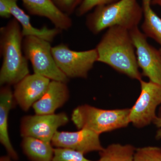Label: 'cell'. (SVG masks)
<instances>
[{"instance_id": "obj_1", "label": "cell", "mask_w": 161, "mask_h": 161, "mask_svg": "<svg viewBox=\"0 0 161 161\" xmlns=\"http://www.w3.org/2000/svg\"><path fill=\"white\" fill-rule=\"evenodd\" d=\"M95 48L97 62L105 64L131 79L142 80L130 31L120 26L110 27Z\"/></svg>"}, {"instance_id": "obj_2", "label": "cell", "mask_w": 161, "mask_h": 161, "mask_svg": "<svg viewBox=\"0 0 161 161\" xmlns=\"http://www.w3.org/2000/svg\"><path fill=\"white\" fill-rule=\"evenodd\" d=\"M23 38L22 27L14 18L0 28L1 86L15 85L30 75L28 60L22 47Z\"/></svg>"}, {"instance_id": "obj_3", "label": "cell", "mask_w": 161, "mask_h": 161, "mask_svg": "<svg viewBox=\"0 0 161 161\" xmlns=\"http://www.w3.org/2000/svg\"><path fill=\"white\" fill-rule=\"evenodd\" d=\"M142 18V9L137 0H119L95 7L87 16L86 24L92 33L98 35L115 26L131 30L138 27Z\"/></svg>"}, {"instance_id": "obj_4", "label": "cell", "mask_w": 161, "mask_h": 161, "mask_svg": "<svg viewBox=\"0 0 161 161\" xmlns=\"http://www.w3.org/2000/svg\"><path fill=\"white\" fill-rule=\"evenodd\" d=\"M130 108L106 110L88 104L73 110L71 120L78 130H88L100 135L125 128L130 123Z\"/></svg>"}, {"instance_id": "obj_5", "label": "cell", "mask_w": 161, "mask_h": 161, "mask_svg": "<svg viewBox=\"0 0 161 161\" xmlns=\"http://www.w3.org/2000/svg\"><path fill=\"white\" fill-rule=\"evenodd\" d=\"M50 42L34 36L24 37L23 51L31 62L34 73L52 80L67 83L69 78L58 67L52 53Z\"/></svg>"}, {"instance_id": "obj_6", "label": "cell", "mask_w": 161, "mask_h": 161, "mask_svg": "<svg viewBox=\"0 0 161 161\" xmlns=\"http://www.w3.org/2000/svg\"><path fill=\"white\" fill-rule=\"evenodd\" d=\"M52 54L58 67L66 77L86 78L89 72L98 60L96 48L76 51L61 43L52 47Z\"/></svg>"}, {"instance_id": "obj_7", "label": "cell", "mask_w": 161, "mask_h": 161, "mask_svg": "<svg viewBox=\"0 0 161 161\" xmlns=\"http://www.w3.org/2000/svg\"><path fill=\"white\" fill-rule=\"evenodd\" d=\"M140 95L130 108L129 120L134 126L143 128L153 122L156 110L161 104V85L141 80Z\"/></svg>"}, {"instance_id": "obj_8", "label": "cell", "mask_w": 161, "mask_h": 161, "mask_svg": "<svg viewBox=\"0 0 161 161\" xmlns=\"http://www.w3.org/2000/svg\"><path fill=\"white\" fill-rule=\"evenodd\" d=\"M130 36L135 47L139 68L142 75L150 81L161 85V53L148 43L147 37L138 27L130 31Z\"/></svg>"}, {"instance_id": "obj_9", "label": "cell", "mask_w": 161, "mask_h": 161, "mask_svg": "<svg viewBox=\"0 0 161 161\" xmlns=\"http://www.w3.org/2000/svg\"><path fill=\"white\" fill-rule=\"evenodd\" d=\"M69 121L68 116L64 112L26 115L21 119L20 134L23 137L30 136L51 143L58 128L65 125Z\"/></svg>"}, {"instance_id": "obj_10", "label": "cell", "mask_w": 161, "mask_h": 161, "mask_svg": "<svg viewBox=\"0 0 161 161\" xmlns=\"http://www.w3.org/2000/svg\"><path fill=\"white\" fill-rule=\"evenodd\" d=\"M99 135L85 129L75 132L58 131L53 137L51 143L56 148H68L85 154L103 150Z\"/></svg>"}, {"instance_id": "obj_11", "label": "cell", "mask_w": 161, "mask_h": 161, "mask_svg": "<svg viewBox=\"0 0 161 161\" xmlns=\"http://www.w3.org/2000/svg\"><path fill=\"white\" fill-rule=\"evenodd\" d=\"M50 80L34 74L26 76L14 85V100L23 111L27 112L45 93Z\"/></svg>"}, {"instance_id": "obj_12", "label": "cell", "mask_w": 161, "mask_h": 161, "mask_svg": "<svg viewBox=\"0 0 161 161\" xmlns=\"http://www.w3.org/2000/svg\"><path fill=\"white\" fill-rule=\"evenodd\" d=\"M69 98V91L67 83L52 80L43 96L35 103L32 108L35 114L50 115L63 106Z\"/></svg>"}, {"instance_id": "obj_13", "label": "cell", "mask_w": 161, "mask_h": 161, "mask_svg": "<svg viewBox=\"0 0 161 161\" xmlns=\"http://www.w3.org/2000/svg\"><path fill=\"white\" fill-rule=\"evenodd\" d=\"M30 14L47 18L61 31L69 29L72 21L68 15L57 8L51 0H22Z\"/></svg>"}, {"instance_id": "obj_14", "label": "cell", "mask_w": 161, "mask_h": 161, "mask_svg": "<svg viewBox=\"0 0 161 161\" xmlns=\"http://www.w3.org/2000/svg\"><path fill=\"white\" fill-rule=\"evenodd\" d=\"M14 100L13 93L10 86H2L0 91V142L6 149L7 155L17 160L19 155L12 145L8 131V117Z\"/></svg>"}, {"instance_id": "obj_15", "label": "cell", "mask_w": 161, "mask_h": 161, "mask_svg": "<svg viewBox=\"0 0 161 161\" xmlns=\"http://www.w3.org/2000/svg\"><path fill=\"white\" fill-rule=\"evenodd\" d=\"M12 16L16 19L22 27L23 37L34 36L51 43L62 31L55 27L48 28L44 26L37 28L32 26L30 18L18 5V0H7Z\"/></svg>"}, {"instance_id": "obj_16", "label": "cell", "mask_w": 161, "mask_h": 161, "mask_svg": "<svg viewBox=\"0 0 161 161\" xmlns=\"http://www.w3.org/2000/svg\"><path fill=\"white\" fill-rule=\"evenodd\" d=\"M51 143L33 137H23L21 147L30 161H51L54 149Z\"/></svg>"}, {"instance_id": "obj_17", "label": "cell", "mask_w": 161, "mask_h": 161, "mask_svg": "<svg viewBox=\"0 0 161 161\" xmlns=\"http://www.w3.org/2000/svg\"><path fill=\"white\" fill-rule=\"evenodd\" d=\"M152 0H142L143 22L141 28L147 37L152 38L161 45V19L151 6Z\"/></svg>"}, {"instance_id": "obj_18", "label": "cell", "mask_w": 161, "mask_h": 161, "mask_svg": "<svg viewBox=\"0 0 161 161\" xmlns=\"http://www.w3.org/2000/svg\"><path fill=\"white\" fill-rule=\"evenodd\" d=\"M136 150L130 144H111L99 152L100 158L97 161H134Z\"/></svg>"}, {"instance_id": "obj_19", "label": "cell", "mask_w": 161, "mask_h": 161, "mask_svg": "<svg viewBox=\"0 0 161 161\" xmlns=\"http://www.w3.org/2000/svg\"><path fill=\"white\" fill-rule=\"evenodd\" d=\"M84 155L82 153L72 149L56 148L51 161H93L87 159Z\"/></svg>"}, {"instance_id": "obj_20", "label": "cell", "mask_w": 161, "mask_h": 161, "mask_svg": "<svg viewBox=\"0 0 161 161\" xmlns=\"http://www.w3.org/2000/svg\"><path fill=\"white\" fill-rule=\"evenodd\" d=\"M134 161H161V148L156 147L137 148L134 155Z\"/></svg>"}, {"instance_id": "obj_21", "label": "cell", "mask_w": 161, "mask_h": 161, "mask_svg": "<svg viewBox=\"0 0 161 161\" xmlns=\"http://www.w3.org/2000/svg\"><path fill=\"white\" fill-rule=\"evenodd\" d=\"M119 0H82L76 9V15L82 16L97 6L109 5L116 3Z\"/></svg>"}, {"instance_id": "obj_22", "label": "cell", "mask_w": 161, "mask_h": 161, "mask_svg": "<svg viewBox=\"0 0 161 161\" xmlns=\"http://www.w3.org/2000/svg\"><path fill=\"white\" fill-rule=\"evenodd\" d=\"M59 10L68 15L72 14L82 0H51Z\"/></svg>"}, {"instance_id": "obj_23", "label": "cell", "mask_w": 161, "mask_h": 161, "mask_svg": "<svg viewBox=\"0 0 161 161\" xmlns=\"http://www.w3.org/2000/svg\"><path fill=\"white\" fill-rule=\"evenodd\" d=\"M0 16L5 19L11 17L12 15L7 0H0Z\"/></svg>"}, {"instance_id": "obj_24", "label": "cell", "mask_w": 161, "mask_h": 161, "mask_svg": "<svg viewBox=\"0 0 161 161\" xmlns=\"http://www.w3.org/2000/svg\"><path fill=\"white\" fill-rule=\"evenodd\" d=\"M153 123L159 129L157 132L156 138L157 139H161V117L157 116L153 120Z\"/></svg>"}, {"instance_id": "obj_25", "label": "cell", "mask_w": 161, "mask_h": 161, "mask_svg": "<svg viewBox=\"0 0 161 161\" xmlns=\"http://www.w3.org/2000/svg\"><path fill=\"white\" fill-rule=\"evenodd\" d=\"M151 5L152 6H158L161 8V0H152Z\"/></svg>"}, {"instance_id": "obj_26", "label": "cell", "mask_w": 161, "mask_h": 161, "mask_svg": "<svg viewBox=\"0 0 161 161\" xmlns=\"http://www.w3.org/2000/svg\"><path fill=\"white\" fill-rule=\"evenodd\" d=\"M11 159L9 156H3L0 158V161H13Z\"/></svg>"}, {"instance_id": "obj_27", "label": "cell", "mask_w": 161, "mask_h": 161, "mask_svg": "<svg viewBox=\"0 0 161 161\" xmlns=\"http://www.w3.org/2000/svg\"><path fill=\"white\" fill-rule=\"evenodd\" d=\"M160 52L161 53V48H160Z\"/></svg>"}]
</instances>
